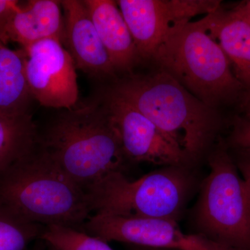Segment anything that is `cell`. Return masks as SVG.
<instances>
[{
  "instance_id": "obj_3",
  "label": "cell",
  "mask_w": 250,
  "mask_h": 250,
  "mask_svg": "<svg viewBox=\"0 0 250 250\" xmlns=\"http://www.w3.org/2000/svg\"><path fill=\"white\" fill-rule=\"evenodd\" d=\"M149 118L192 163L213 142L220 116L166 72L131 75L112 88Z\"/></svg>"
},
{
  "instance_id": "obj_20",
  "label": "cell",
  "mask_w": 250,
  "mask_h": 250,
  "mask_svg": "<svg viewBox=\"0 0 250 250\" xmlns=\"http://www.w3.org/2000/svg\"><path fill=\"white\" fill-rule=\"evenodd\" d=\"M238 171L246 186L247 195L250 210V150L241 149L237 159L235 161Z\"/></svg>"
},
{
  "instance_id": "obj_18",
  "label": "cell",
  "mask_w": 250,
  "mask_h": 250,
  "mask_svg": "<svg viewBox=\"0 0 250 250\" xmlns=\"http://www.w3.org/2000/svg\"><path fill=\"white\" fill-rule=\"evenodd\" d=\"M45 227L26 223L0 208V250H25Z\"/></svg>"
},
{
  "instance_id": "obj_2",
  "label": "cell",
  "mask_w": 250,
  "mask_h": 250,
  "mask_svg": "<svg viewBox=\"0 0 250 250\" xmlns=\"http://www.w3.org/2000/svg\"><path fill=\"white\" fill-rule=\"evenodd\" d=\"M39 147L85 190L127 160L103 103L66 110L39 136Z\"/></svg>"
},
{
  "instance_id": "obj_5",
  "label": "cell",
  "mask_w": 250,
  "mask_h": 250,
  "mask_svg": "<svg viewBox=\"0 0 250 250\" xmlns=\"http://www.w3.org/2000/svg\"><path fill=\"white\" fill-rule=\"evenodd\" d=\"M195 183L188 166H166L133 181L113 172L85 192L93 214L176 221Z\"/></svg>"
},
{
  "instance_id": "obj_8",
  "label": "cell",
  "mask_w": 250,
  "mask_h": 250,
  "mask_svg": "<svg viewBox=\"0 0 250 250\" xmlns=\"http://www.w3.org/2000/svg\"><path fill=\"white\" fill-rule=\"evenodd\" d=\"M116 128L127 160L166 166H189L192 161L149 118L113 89L103 102Z\"/></svg>"
},
{
  "instance_id": "obj_24",
  "label": "cell",
  "mask_w": 250,
  "mask_h": 250,
  "mask_svg": "<svg viewBox=\"0 0 250 250\" xmlns=\"http://www.w3.org/2000/svg\"><path fill=\"white\" fill-rule=\"evenodd\" d=\"M126 246H127L128 250H169L155 249V248H144V247L129 246V245H126Z\"/></svg>"
},
{
  "instance_id": "obj_22",
  "label": "cell",
  "mask_w": 250,
  "mask_h": 250,
  "mask_svg": "<svg viewBox=\"0 0 250 250\" xmlns=\"http://www.w3.org/2000/svg\"><path fill=\"white\" fill-rule=\"evenodd\" d=\"M242 103L246 113H250V89L247 90L246 93L243 95Z\"/></svg>"
},
{
  "instance_id": "obj_16",
  "label": "cell",
  "mask_w": 250,
  "mask_h": 250,
  "mask_svg": "<svg viewBox=\"0 0 250 250\" xmlns=\"http://www.w3.org/2000/svg\"><path fill=\"white\" fill-rule=\"evenodd\" d=\"M39 131L29 113H0V176L36 150Z\"/></svg>"
},
{
  "instance_id": "obj_11",
  "label": "cell",
  "mask_w": 250,
  "mask_h": 250,
  "mask_svg": "<svg viewBox=\"0 0 250 250\" xmlns=\"http://www.w3.org/2000/svg\"><path fill=\"white\" fill-rule=\"evenodd\" d=\"M64 39L75 66L93 77L114 76L116 73L106 49L83 1L64 0Z\"/></svg>"
},
{
  "instance_id": "obj_25",
  "label": "cell",
  "mask_w": 250,
  "mask_h": 250,
  "mask_svg": "<svg viewBox=\"0 0 250 250\" xmlns=\"http://www.w3.org/2000/svg\"><path fill=\"white\" fill-rule=\"evenodd\" d=\"M43 243L44 245H45V248H45V249H44V250H59L58 249H57V248H54V247L50 246V245L47 244V243H45V242H43Z\"/></svg>"
},
{
  "instance_id": "obj_10",
  "label": "cell",
  "mask_w": 250,
  "mask_h": 250,
  "mask_svg": "<svg viewBox=\"0 0 250 250\" xmlns=\"http://www.w3.org/2000/svg\"><path fill=\"white\" fill-rule=\"evenodd\" d=\"M22 49L32 98L47 107L72 109L79 96L76 66L62 42L46 39Z\"/></svg>"
},
{
  "instance_id": "obj_9",
  "label": "cell",
  "mask_w": 250,
  "mask_h": 250,
  "mask_svg": "<svg viewBox=\"0 0 250 250\" xmlns=\"http://www.w3.org/2000/svg\"><path fill=\"white\" fill-rule=\"evenodd\" d=\"M141 59H152L176 28L197 15L212 12L211 0H119L116 1Z\"/></svg>"
},
{
  "instance_id": "obj_21",
  "label": "cell",
  "mask_w": 250,
  "mask_h": 250,
  "mask_svg": "<svg viewBox=\"0 0 250 250\" xmlns=\"http://www.w3.org/2000/svg\"><path fill=\"white\" fill-rule=\"evenodd\" d=\"M16 0H0V39L11 20L21 6Z\"/></svg>"
},
{
  "instance_id": "obj_15",
  "label": "cell",
  "mask_w": 250,
  "mask_h": 250,
  "mask_svg": "<svg viewBox=\"0 0 250 250\" xmlns=\"http://www.w3.org/2000/svg\"><path fill=\"white\" fill-rule=\"evenodd\" d=\"M31 97L22 50L14 51L0 40V113H29Z\"/></svg>"
},
{
  "instance_id": "obj_12",
  "label": "cell",
  "mask_w": 250,
  "mask_h": 250,
  "mask_svg": "<svg viewBox=\"0 0 250 250\" xmlns=\"http://www.w3.org/2000/svg\"><path fill=\"white\" fill-rule=\"evenodd\" d=\"M116 71L131 72L140 57L116 1H83Z\"/></svg>"
},
{
  "instance_id": "obj_13",
  "label": "cell",
  "mask_w": 250,
  "mask_h": 250,
  "mask_svg": "<svg viewBox=\"0 0 250 250\" xmlns=\"http://www.w3.org/2000/svg\"><path fill=\"white\" fill-rule=\"evenodd\" d=\"M61 2L54 0H31L20 7L5 29L1 40L17 42L23 48L46 39L62 42L64 39L63 19Z\"/></svg>"
},
{
  "instance_id": "obj_6",
  "label": "cell",
  "mask_w": 250,
  "mask_h": 250,
  "mask_svg": "<svg viewBox=\"0 0 250 250\" xmlns=\"http://www.w3.org/2000/svg\"><path fill=\"white\" fill-rule=\"evenodd\" d=\"M208 161L195 209L198 233L235 250H250L249 203L236 163L221 141Z\"/></svg>"
},
{
  "instance_id": "obj_14",
  "label": "cell",
  "mask_w": 250,
  "mask_h": 250,
  "mask_svg": "<svg viewBox=\"0 0 250 250\" xmlns=\"http://www.w3.org/2000/svg\"><path fill=\"white\" fill-rule=\"evenodd\" d=\"M207 32L226 54L235 76L250 89V25L237 9H218L203 19Z\"/></svg>"
},
{
  "instance_id": "obj_7",
  "label": "cell",
  "mask_w": 250,
  "mask_h": 250,
  "mask_svg": "<svg viewBox=\"0 0 250 250\" xmlns=\"http://www.w3.org/2000/svg\"><path fill=\"white\" fill-rule=\"evenodd\" d=\"M82 231L110 243L169 250H235L200 233H184L175 220L93 214Z\"/></svg>"
},
{
  "instance_id": "obj_17",
  "label": "cell",
  "mask_w": 250,
  "mask_h": 250,
  "mask_svg": "<svg viewBox=\"0 0 250 250\" xmlns=\"http://www.w3.org/2000/svg\"><path fill=\"white\" fill-rule=\"evenodd\" d=\"M40 240L59 250H113L100 238L69 227H45Z\"/></svg>"
},
{
  "instance_id": "obj_4",
  "label": "cell",
  "mask_w": 250,
  "mask_h": 250,
  "mask_svg": "<svg viewBox=\"0 0 250 250\" xmlns=\"http://www.w3.org/2000/svg\"><path fill=\"white\" fill-rule=\"evenodd\" d=\"M152 60L160 70L210 107L234 100L246 89L202 19L174 29Z\"/></svg>"
},
{
  "instance_id": "obj_1",
  "label": "cell",
  "mask_w": 250,
  "mask_h": 250,
  "mask_svg": "<svg viewBox=\"0 0 250 250\" xmlns=\"http://www.w3.org/2000/svg\"><path fill=\"white\" fill-rule=\"evenodd\" d=\"M0 208L26 223L80 230L92 214L86 192L39 146L0 176Z\"/></svg>"
},
{
  "instance_id": "obj_23",
  "label": "cell",
  "mask_w": 250,
  "mask_h": 250,
  "mask_svg": "<svg viewBox=\"0 0 250 250\" xmlns=\"http://www.w3.org/2000/svg\"><path fill=\"white\" fill-rule=\"evenodd\" d=\"M237 9L240 11L242 16H243L245 19L248 21V22L249 23L250 25V12L247 11V10L243 7V4H242L241 6H239L238 7H237Z\"/></svg>"
},
{
  "instance_id": "obj_19",
  "label": "cell",
  "mask_w": 250,
  "mask_h": 250,
  "mask_svg": "<svg viewBox=\"0 0 250 250\" xmlns=\"http://www.w3.org/2000/svg\"><path fill=\"white\" fill-rule=\"evenodd\" d=\"M231 139V143L240 149L250 150V113H246L245 118L239 120L235 125Z\"/></svg>"
}]
</instances>
